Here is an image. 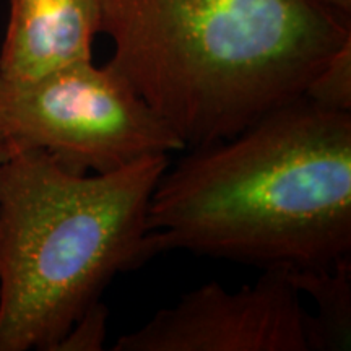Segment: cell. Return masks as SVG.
<instances>
[{
    "label": "cell",
    "instance_id": "obj_2",
    "mask_svg": "<svg viewBox=\"0 0 351 351\" xmlns=\"http://www.w3.org/2000/svg\"><path fill=\"white\" fill-rule=\"evenodd\" d=\"M109 60L187 148L230 138L304 95L351 41L319 0H103Z\"/></svg>",
    "mask_w": 351,
    "mask_h": 351
},
{
    "label": "cell",
    "instance_id": "obj_6",
    "mask_svg": "<svg viewBox=\"0 0 351 351\" xmlns=\"http://www.w3.org/2000/svg\"><path fill=\"white\" fill-rule=\"evenodd\" d=\"M103 26V0H10L0 77L29 82L88 62Z\"/></svg>",
    "mask_w": 351,
    "mask_h": 351
},
{
    "label": "cell",
    "instance_id": "obj_10",
    "mask_svg": "<svg viewBox=\"0 0 351 351\" xmlns=\"http://www.w3.org/2000/svg\"><path fill=\"white\" fill-rule=\"evenodd\" d=\"M319 2L332 8V10L341 13V15L351 16V0H319Z\"/></svg>",
    "mask_w": 351,
    "mask_h": 351
},
{
    "label": "cell",
    "instance_id": "obj_7",
    "mask_svg": "<svg viewBox=\"0 0 351 351\" xmlns=\"http://www.w3.org/2000/svg\"><path fill=\"white\" fill-rule=\"evenodd\" d=\"M293 282L317 304V314L306 313L307 351L351 348V256L330 267L291 270Z\"/></svg>",
    "mask_w": 351,
    "mask_h": 351
},
{
    "label": "cell",
    "instance_id": "obj_11",
    "mask_svg": "<svg viewBox=\"0 0 351 351\" xmlns=\"http://www.w3.org/2000/svg\"><path fill=\"white\" fill-rule=\"evenodd\" d=\"M8 155H10V150H8L5 140H3L2 135H0V165H2L3 161H5V158H7Z\"/></svg>",
    "mask_w": 351,
    "mask_h": 351
},
{
    "label": "cell",
    "instance_id": "obj_9",
    "mask_svg": "<svg viewBox=\"0 0 351 351\" xmlns=\"http://www.w3.org/2000/svg\"><path fill=\"white\" fill-rule=\"evenodd\" d=\"M109 311L96 301L69 328L54 351H99L103 350L108 333Z\"/></svg>",
    "mask_w": 351,
    "mask_h": 351
},
{
    "label": "cell",
    "instance_id": "obj_3",
    "mask_svg": "<svg viewBox=\"0 0 351 351\" xmlns=\"http://www.w3.org/2000/svg\"><path fill=\"white\" fill-rule=\"evenodd\" d=\"M168 155L103 174L43 150L0 165V351H54L117 274L148 261V204Z\"/></svg>",
    "mask_w": 351,
    "mask_h": 351
},
{
    "label": "cell",
    "instance_id": "obj_8",
    "mask_svg": "<svg viewBox=\"0 0 351 351\" xmlns=\"http://www.w3.org/2000/svg\"><path fill=\"white\" fill-rule=\"evenodd\" d=\"M302 96L320 108L351 112V41L335 52Z\"/></svg>",
    "mask_w": 351,
    "mask_h": 351
},
{
    "label": "cell",
    "instance_id": "obj_5",
    "mask_svg": "<svg viewBox=\"0 0 351 351\" xmlns=\"http://www.w3.org/2000/svg\"><path fill=\"white\" fill-rule=\"evenodd\" d=\"M306 313L291 270L265 269L228 291L208 282L117 339L114 351H307Z\"/></svg>",
    "mask_w": 351,
    "mask_h": 351
},
{
    "label": "cell",
    "instance_id": "obj_1",
    "mask_svg": "<svg viewBox=\"0 0 351 351\" xmlns=\"http://www.w3.org/2000/svg\"><path fill=\"white\" fill-rule=\"evenodd\" d=\"M187 150L153 189L148 257L181 249L314 270L351 256V112L300 96Z\"/></svg>",
    "mask_w": 351,
    "mask_h": 351
},
{
    "label": "cell",
    "instance_id": "obj_4",
    "mask_svg": "<svg viewBox=\"0 0 351 351\" xmlns=\"http://www.w3.org/2000/svg\"><path fill=\"white\" fill-rule=\"evenodd\" d=\"M0 135L10 155L43 150L80 174L186 150L112 65H69L29 82L0 77Z\"/></svg>",
    "mask_w": 351,
    "mask_h": 351
}]
</instances>
